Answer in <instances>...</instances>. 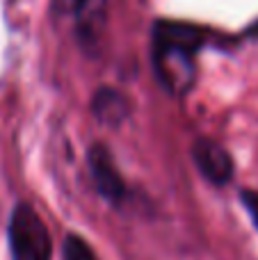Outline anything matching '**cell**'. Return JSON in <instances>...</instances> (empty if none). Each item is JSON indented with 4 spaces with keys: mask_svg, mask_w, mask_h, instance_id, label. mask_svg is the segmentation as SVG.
I'll return each instance as SVG.
<instances>
[{
    "mask_svg": "<svg viewBox=\"0 0 258 260\" xmlns=\"http://www.w3.org/2000/svg\"><path fill=\"white\" fill-rule=\"evenodd\" d=\"M206 44V32L187 23L160 21L153 27V71L169 96L183 99L197 82V53Z\"/></svg>",
    "mask_w": 258,
    "mask_h": 260,
    "instance_id": "obj_1",
    "label": "cell"
},
{
    "mask_svg": "<svg viewBox=\"0 0 258 260\" xmlns=\"http://www.w3.org/2000/svg\"><path fill=\"white\" fill-rule=\"evenodd\" d=\"M7 244L12 260H53V238L37 212L27 201H18L12 208L7 221Z\"/></svg>",
    "mask_w": 258,
    "mask_h": 260,
    "instance_id": "obj_2",
    "label": "cell"
},
{
    "mask_svg": "<svg viewBox=\"0 0 258 260\" xmlns=\"http://www.w3.org/2000/svg\"><path fill=\"white\" fill-rule=\"evenodd\" d=\"M87 169H89V180L94 185L96 194L103 199L108 206L123 208L131 199V187L123 178L117 160L112 155V148L103 142H94L87 148Z\"/></svg>",
    "mask_w": 258,
    "mask_h": 260,
    "instance_id": "obj_3",
    "label": "cell"
},
{
    "mask_svg": "<svg viewBox=\"0 0 258 260\" xmlns=\"http://www.w3.org/2000/svg\"><path fill=\"white\" fill-rule=\"evenodd\" d=\"M190 153L199 176L208 185L222 189L233 180V176H236V160L229 153V148L224 144H219L217 139L197 137Z\"/></svg>",
    "mask_w": 258,
    "mask_h": 260,
    "instance_id": "obj_4",
    "label": "cell"
},
{
    "mask_svg": "<svg viewBox=\"0 0 258 260\" xmlns=\"http://www.w3.org/2000/svg\"><path fill=\"white\" fill-rule=\"evenodd\" d=\"M59 5L71 16L78 41L87 48L96 46L105 27L108 0H59Z\"/></svg>",
    "mask_w": 258,
    "mask_h": 260,
    "instance_id": "obj_5",
    "label": "cell"
},
{
    "mask_svg": "<svg viewBox=\"0 0 258 260\" xmlns=\"http://www.w3.org/2000/svg\"><path fill=\"white\" fill-rule=\"evenodd\" d=\"M91 114L103 126L119 128L131 117V103H128V99L121 91L112 89V87H101L91 96Z\"/></svg>",
    "mask_w": 258,
    "mask_h": 260,
    "instance_id": "obj_6",
    "label": "cell"
},
{
    "mask_svg": "<svg viewBox=\"0 0 258 260\" xmlns=\"http://www.w3.org/2000/svg\"><path fill=\"white\" fill-rule=\"evenodd\" d=\"M62 260H101L96 249L80 233H67L62 240Z\"/></svg>",
    "mask_w": 258,
    "mask_h": 260,
    "instance_id": "obj_7",
    "label": "cell"
},
{
    "mask_svg": "<svg viewBox=\"0 0 258 260\" xmlns=\"http://www.w3.org/2000/svg\"><path fill=\"white\" fill-rule=\"evenodd\" d=\"M238 199H240L242 208H245V212L249 215L251 224H254V229L258 231V189H240V194H238Z\"/></svg>",
    "mask_w": 258,
    "mask_h": 260,
    "instance_id": "obj_8",
    "label": "cell"
}]
</instances>
